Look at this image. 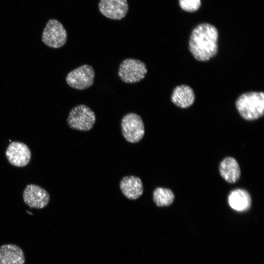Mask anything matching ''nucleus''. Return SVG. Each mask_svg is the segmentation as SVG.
I'll list each match as a JSON object with an SVG mask.
<instances>
[{
    "label": "nucleus",
    "mask_w": 264,
    "mask_h": 264,
    "mask_svg": "<svg viewBox=\"0 0 264 264\" xmlns=\"http://www.w3.org/2000/svg\"><path fill=\"white\" fill-rule=\"evenodd\" d=\"M171 99L176 106L182 109L187 108L194 103L195 95L190 87L181 85L177 86L174 89Z\"/></svg>",
    "instance_id": "13"
},
{
    "label": "nucleus",
    "mask_w": 264,
    "mask_h": 264,
    "mask_svg": "<svg viewBox=\"0 0 264 264\" xmlns=\"http://www.w3.org/2000/svg\"><path fill=\"white\" fill-rule=\"evenodd\" d=\"M25 256L21 247L14 244L0 246V264H24Z\"/></svg>",
    "instance_id": "12"
},
{
    "label": "nucleus",
    "mask_w": 264,
    "mask_h": 264,
    "mask_svg": "<svg viewBox=\"0 0 264 264\" xmlns=\"http://www.w3.org/2000/svg\"><path fill=\"white\" fill-rule=\"evenodd\" d=\"M67 32L58 20H48L43 31L42 40L47 46L58 48L63 46L67 41Z\"/></svg>",
    "instance_id": "6"
},
{
    "label": "nucleus",
    "mask_w": 264,
    "mask_h": 264,
    "mask_svg": "<svg viewBox=\"0 0 264 264\" xmlns=\"http://www.w3.org/2000/svg\"><path fill=\"white\" fill-rule=\"evenodd\" d=\"M153 200L158 207L167 206L171 205L175 199V195L170 189L157 187L153 194Z\"/></svg>",
    "instance_id": "16"
},
{
    "label": "nucleus",
    "mask_w": 264,
    "mask_h": 264,
    "mask_svg": "<svg viewBox=\"0 0 264 264\" xmlns=\"http://www.w3.org/2000/svg\"><path fill=\"white\" fill-rule=\"evenodd\" d=\"M181 8L188 12H194L197 10L200 6V0H179Z\"/></svg>",
    "instance_id": "17"
},
{
    "label": "nucleus",
    "mask_w": 264,
    "mask_h": 264,
    "mask_svg": "<svg viewBox=\"0 0 264 264\" xmlns=\"http://www.w3.org/2000/svg\"><path fill=\"white\" fill-rule=\"evenodd\" d=\"M219 171L222 177L227 182H237L241 176V169L237 160L232 157H227L220 163Z\"/></svg>",
    "instance_id": "14"
},
{
    "label": "nucleus",
    "mask_w": 264,
    "mask_h": 264,
    "mask_svg": "<svg viewBox=\"0 0 264 264\" xmlns=\"http://www.w3.org/2000/svg\"><path fill=\"white\" fill-rule=\"evenodd\" d=\"M96 119L94 112L89 107L80 104L73 107L70 110L67 123L72 129L88 131L95 124Z\"/></svg>",
    "instance_id": "3"
},
{
    "label": "nucleus",
    "mask_w": 264,
    "mask_h": 264,
    "mask_svg": "<svg viewBox=\"0 0 264 264\" xmlns=\"http://www.w3.org/2000/svg\"><path fill=\"white\" fill-rule=\"evenodd\" d=\"M22 196L24 203L31 208H44L48 204L50 200L48 192L34 184H30L26 186Z\"/></svg>",
    "instance_id": "8"
},
{
    "label": "nucleus",
    "mask_w": 264,
    "mask_h": 264,
    "mask_svg": "<svg viewBox=\"0 0 264 264\" xmlns=\"http://www.w3.org/2000/svg\"><path fill=\"white\" fill-rule=\"evenodd\" d=\"M236 109L245 120L252 121L264 113V94L262 91H250L241 94L236 101Z\"/></svg>",
    "instance_id": "2"
},
{
    "label": "nucleus",
    "mask_w": 264,
    "mask_h": 264,
    "mask_svg": "<svg viewBox=\"0 0 264 264\" xmlns=\"http://www.w3.org/2000/svg\"><path fill=\"white\" fill-rule=\"evenodd\" d=\"M219 33L213 25L203 23L192 31L189 41V49L199 61H207L214 57L218 49Z\"/></svg>",
    "instance_id": "1"
},
{
    "label": "nucleus",
    "mask_w": 264,
    "mask_h": 264,
    "mask_svg": "<svg viewBox=\"0 0 264 264\" xmlns=\"http://www.w3.org/2000/svg\"><path fill=\"white\" fill-rule=\"evenodd\" d=\"M146 64L143 61L133 58L123 60L118 70L120 79L127 84H134L143 80L147 73Z\"/></svg>",
    "instance_id": "4"
},
{
    "label": "nucleus",
    "mask_w": 264,
    "mask_h": 264,
    "mask_svg": "<svg viewBox=\"0 0 264 264\" xmlns=\"http://www.w3.org/2000/svg\"><path fill=\"white\" fill-rule=\"evenodd\" d=\"M95 75L93 67L84 64L70 71L66 77V81L70 87L78 90H84L93 85Z\"/></svg>",
    "instance_id": "7"
},
{
    "label": "nucleus",
    "mask_w": 264,
    "mask_h": 264,
    "mask_svg": "<svg viewBox=\"0 0 264 264\" xmlns=\"http://www.w3.org/2000/svg\"><path fill=\"white\" fill-rule=\"evenodd\" d=\"M228 202L233 209L243 212L249 209L251 205V198L249 193L246 190L237 189L230 193Z\"/></svg>",
    "instance_id": "15"
},
{
    "label": "nucleus",
    "mask_w": 264,
    "mask_h": 264,
    "mask_svg": "<svg viewBox=\"0 0 264 264\" xmlns=\"http://www.w3.org/2000/svg\"><path fill=\"white\" fill-rule=\"evenodd\" d=\"M122 134L129 142H139L145 134V127L141 116L137 113L130 112L122 118L121 122Z\"/></svg>",
    "instance_id": "5"
},
{
    "label": "nucleus",
    "mask_w": 264,
    "mask_h": 264,
    "mask_svg": "<svg viewBox=\"0 0 264 264\" xmlns=\"http://www.w3.org/2000/svg\"><path fill=\"white\" fill-rule=\"evenodd\" d=\"M5 155L11 164L19 167L27 165L31 157L28 147L24 143L18 141L12 142L8 145Z\"/></svg>",
    "instance_id": "9"
},
{
    "label": "nucleus",
    "mask_w": 264,
    "mask_h": 264,
    "mask_svg": "<svg viewBox=\"0 0 264 264\" xmlns=\"http://www.w3.org/2000/svg\"><path fill=\"white\" fill-rule=\"evenodd\" d=\"M98 8L108 19L120 20L125 17L129 10L127 0H100Z\"/></svg>",
    "instance_id": "10"
},
{
    "label": "nucleus",
    "mask_w": 264,
    "mask_h": 264,
    "mask_svg": "<svg viewBox=\"0 0 264 264\" xmlns=\"http://www.w3.org/2000/svg\"><path fill=\"white\" fill-rule=\"evenodd\" d=\"M119 188L123 195L131 200L138 198L143 193L141 179L134 176L123 177L120 181Z\"/></svg>",
    "instance_id": "11"
}]
</instances>
